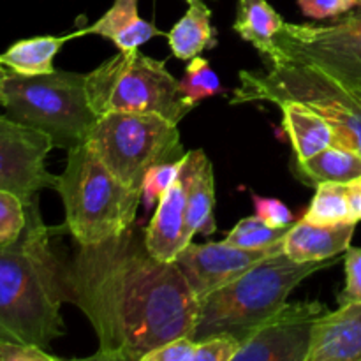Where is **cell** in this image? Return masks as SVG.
<instances>
[{"label":"cell","instance_id":"9a60e30c","mask_svg":"<svg viewBox=\"0 0 361 361\" xmlns=\"http://www.w3.org/2000/svg\"><path fill=\"white\" fill-rule=\"evenodd\" d=\"M187 192V233L210 236L217 231L215 224V178L214 166L203 150H190L183 155L180 171Z\"/></svg>","mask_w":361,"mask_h":361},{"label":"cell","instance_id":"6da1fadb","mask_svg":"<svg viewBox=\"0 0 361 361\" xmlns=\"http://www.w3.org/2000/svg\"><path fill=\"white\" fill-rule=\"evenodd\" d=\"M66 302L94 326L90 360L143 361L154 349L190 337L200 300L175 263L155 259L145 229L129 228L95 245H78L63 271Z\"/></svg>","mask_w":361,"mask_h":361},{"label":"cell","instance_id":"2e32d148","mask_svg":"<svg viewBox=\"0 0 361 361\" xmlns=\"http://www.w3.org/2000/svg\"><path fill=\"white\" fill-rule=\"evenodd\" d=\"M356 224L316 226L298 221L282 236V252L296 263L334 259L351 247Z\"/></svg>","mask_w":361,"mask_h":361},{"label":"cell","instance_id":"52a82bcc","mask_svg":"<svg viewBox=\"0 0 361 361\" xmlns=\"http://www.w3.org/2000/svg\"><path fill=\"white\" fill-rule=\"evenodd\" d=\"M85 87L97 116L115 111L157 113L178 123L196 108L166 63L137 49L118 51L85 74Z\"/></svg>","mask_w":361,"mask_h":361},{"label":"cell","instance_id":"1f68e13d","mask_svg":"<svg viewBox=\"0 0 361 361\" xmlns=\"http://www.w3.org/2000/svg\"><path fill=\"white\" fill-rule=\"evenodd\" d=\"M196 349L197 341L190 337H178L148 353L143 361H194Z\"/></svg>","mask_w":361,"mask_h":361},{"label":"cell","instance_id":"44dd1931","mask_svg":"<svg viewBox=\"0 0 361 361\" xmlns=\"http://www.w3.org/2000/svg\"><path fill=\"white\" fill-rule=\"evenodd\" d=\"M284 18L267 0H238L233 30L250 42L267 62L275 56V37L284 27Z\"/></svg>","mask_w":361,"mask_h":361},{"label":"cell","instance_id":"5b68a950","mask_svg":"<svg viewBox=\"0 0 361 361\" xmlns=\"http://www.w3.org/2000/svg\"><path fill=\"white\" fill-rule=\"evenodd\" d=\"M238 80L229 104L302 102L334 126L338 143L361 154V104L337 78L310 63L275 62L263 73L240 71Z\"/></svg>","mask_w":361,"mask_h":361},{"label":"cell","instance_id":"f1b7e54d","mask_svg":"<svg viewBox=\"0 0 361 361\" xmlns=\"http://www.w3.org/2000/svg\"><path fill=\"white\" fill-rule=\"evenodd\" d=\"M254 207H256V214L264 224L275 229H286L291 228L295 224V215L293 212L282 203L281 200H274V197H261L257 194H252Z\"/></svg>","mask_w":361,"mask_h":361},{"label":"cell","instance_id":"e0dca14e","mask_svg":"<svg viewBox=\"0 0 361 361\" xmlns=\"http://www.w3.org/2000/svg\"><path fill=\"white\" fill-rule=\"evenodd\" d=\"M277 106L282 111V129L291 141L296 161H307L338 143L334 126L316 109L296 101H284Z\"/></svg>","mask_w":361,"mask_h":361},{"label":"cell","instance_id":"ffe728a7","mask_svg":"<svg viewBox=\"0 0 361 361\" xmlns=\"http://www.w3.org/2000/svg\"><path fill=\"white\" fill-rule=\"evenodd\" d=\"M83 32L76 30L66 35H37L21 39L0 53V63L6 69L23 76H41L55 71L53 60L66 42L81 37Z\"/></svg>","mask_w":361,"mask_h":361},{"label":"cell","instance_id":"5bb4252c","mask_svg":"<svg viewBox=\"0 0 361 361\" xmlns=\"http://www.w3.org/2000/svg\"><path fill=\"white\" fill-rule=\"evenodd\" d=\"M307 361H361V303H345L317 319Z\"/></svg>","mask_w":361,"mask_h":361},{"label":"cell","instance_id":"30bf717a","mask_svg":"<svg viewBox=\"0 0 361 361\" xmlns=\"http://www.w3.org/2000/svg\"><path fill=\"white\" fill-rule=\"evenodd\" d=\"M326 312L319 302H286L240 344L233 361H307L314 326Z\"/></svg>","mask_w":361,"mask_h":361},{"label":"cell","instance_id":"cb8c5ba5","mask_svg":"<svg viewBox=\"0 0 361 361\" xmlns=\"http://www.w3.org/2000/svg\"><path fill=\"white\" fill-rule=\"evenodd\" d=\"M178 81L187 101L192 102L194 106L203 101V99L222 94L221 80L210 67V62L207 59H201L200 55L190 59L185 74Z\"/></svg>","mask_w":361,"mask_h":361},{"label":"cell","instance_id":"d6a6232c","mask_svg":"<svg viewBox=\"0 0 361 361\" xmlns=\"http://www.w3.org/2000/svg\"><path fill=\"white\" fill-rule=\"evenodd\" d=\"M345 194H348L353 221L358 224L361 221V175L345 183Z\"/></svg>","mask_w":361,"mask_h":361},{"label":"cell","instance_id":"7c38bea8","mask_svg":"<svg viewBox=\"0 0 361 361\" xmlns=\"http://www.w3.org/2000/svg\"><path fill=\"white\" fill-rule=\"evenodd\" d=\"M282 252V238L267 249H240L228 242H190L176 256L175 264L185 277L190 291L197 300L210 295L215 289L229 284L261 259Z\"/></svg>","mask_w":361,"mask_h":361},{"label":"cell","instance_id":"ac0fdd59","mask_svg":"<svg viewBox=\"0 0 361 361\" xmlns=\"http://www.w3.org/2000/svg\"><path fill=\"white\" fill-rule=\"evenodd\" d=\"M83 35L95 34L115 42L120 51H134L152 37L168 34L137 14V0H115L111 7L90 27L81 28Z\"/></svg>","mask_w":361,"mask_h":361},{"label":"cell","instance_id":"f546056e","mask_svg":"<svg viewBox=\"0 0 361 361\" xmlns=\"http://www.w3.org/2000/svg\"><path fill=\"white\" fill-rule=\"evenodd\" d=\"M345 286L338 295V303H361V249L349 247L345 250Z\"/></svg>","mask_w":361,"mask_h":361},{"label":"cell","instance_id":"9c48e42d","mask_svg":"<svg viewBox=\"0 0 361 361\" xmlns=\"http://www.w3.org/2000/svg\"><path fill=\"white\" fill-rule=\"evenodd\" d=\"M268 62H302L316 66L345 87L361 85V9L328 25L284 23L275 37Z\"/></svg>","mask_w":361,"mask_h":361},{"label":"cell","instance_id":"603a6c76","mask_svg":"<svg viewBox=\"0 0 361 361\" xmlns=\"http://www.w3.org/2000/svg\"><path fill=\"white\" fill-rule=\"evenodd\" d=\"M303 221L316 226L356 224L349 208L345 183L323 182L316 187L312 203L305 210Z\"/></svg>","mask_w":361,"mask_h":361},{"label":"cell","instance_id":"484cf974","mask_svg":"<svg viewBox=\"0 0 361 361\" xmlns=\"http://www.w3.org/2000/svg\"><path fill=\"white\" fill-rule=\"evenodd\" d=\"M28 214L23 197L0 189V247L13 245L27 228Z\"/></svg>","mask_w":361,"mask_h":361},{"label":"cell","instance_id":"4316f807","mask_svg":"<svg viewBox=\"0 0 361 361\" xmlns=\"http://www.w3.org/2000/svg\"><path fill=\"white\" fill-rule=\"evenodd\" d=\"M183 159L176 162H164V164H155L145 173L143 183H141V196L147 210L154 207V203L162 197V194L171 187V183L178 178L182 171Z\"/></svg>","mask_w":361,"mask_h":361},{"label":"cell","instance_id":"277c9868","mask_svg":"<svg viewBox=\"0 0 361 361\" xmlns=\"http://www.w3.org/2000/svg\"><path fill=\"white\" fill-rule=\"evenodd\" d=\"M55 190L66 210V229L78 245H95L126 233L143 201L141 190L127 187L85 143L67 150Z\"/></svg>","mask_w":361,"mask_h":361},{"label":"cell","instance_id":"836d02e7","mask_svg":"<svg viewBox=\"0 0 361 361\" xmlns=\"http://www.w3.org/2000/svg\"><path fill=\"white\" fill-rule=\"evenodd\" d=\"M7 69L0 63V106H4V81H6Z\"/></svg>","mask_w":361,"mask_h":361},{"label":"cell","instance_id":"7a4b0ae2","mask_svg":"<svg viewBox=\"0 0 361 361\" xmlns=\"http://www.w3.org/2000/svg\"><path fill=\"white\" fill-rule=\"evenodd\" d=\"M28 222L16 243L0 247V342L37 345L48 351L66 334L60 307L66 302L63 228H48L37 197L27 203Z\"/></svg>","mask_w":361,"mask_h":361},{"label":"cell","instance_id":"4fadbf2b","mask_svg":"<svg viewBox=\"0 0 361 361\" xmlns=\"http://www.w3.org/2000/svg\"><path fill=\"white\" fill-rule=\"evenodd\" d=\"M185 214V183L178 175L171 187L162 194L150 224L145 228V243L155 259L175 263L176 256L192 242L187 233Z\"/></svg>","mask_w":361,"mask_h":361},{"label":"cell","instance_id":"d6986e66","mask_svg":"<svg viewBox=\"0 0 361 361\" xmlns=\"http://www.w3.org/2000/svg\"><path fill=\"white\" fill-rule=\"evenodd\" d=\"M291 171L296 180L310 187L323 182L348 183L361 175V154L345 145L335 143L307 161H293Z\"/></svg>","mask_w":361,"mask_h":361},{"label":"cell","instance_id":"3957f363","mask_svg":"<svg viewBox=\"0 0 361 361\" xmlns=\"http://www.w3.org/2000/svg\"><path fill=\"white\" fill-rule=\"evenodd\" d=\"M331 264L334 259L296 263L284 252L264 257L238 279L200 300L190 338L231 335L242 344L288 302L300 282Z\"/></svg>","mask_w":361,"mask_h":361},{"label":"cell","instance_id":"d4e9b609","mask_svg":"<svg viewBox=\"0 0 361 361\" xmlns=\"http://www.w3.org/2000/svg\"><path fill=\"white\" fill-rule=\"evenodd\" d=\"M286 229H275L270 228L268 224H264L259 217H245L242 221L236 222L235 228L229 231V235L226 236L224 242L231 243V245L240 247V249H249V250H257V249H267V247L274 245L279 240L284 236Z\"/></svg>","mask_w":361,"mask_h":361},{"label":"cell","instance_id":"8992f818","mask_svg":"<svg viewBox=\"0 0 361 361\" xmlns=\"http://www.w3.org/2000/svg\"><path fill=\"white\" fill-rule=\"evenodd\" d=\"M2 108L7 116L46 134L53 147L63 150L83 145L99 118L88 101L85 74L56 69L41 76L7 69Z\"/></svg>","mask_w":361,"mask_h":361},{"label":"cell","instance_id":"8fae6325","mask_svg":"<svg viewBox=\"0 0 361 361\" xmlns=\"http://www.w3.org/2000/svg\"><path fill=\"white\" fill-rule=\"evenodd\" d=\"M53 143L46 134L0 115V189L35 200L42 189H55L59 176L46 169Z\"/></svg>","mask_w":361,"mask_h":361},{"label":"cell","instance_id":"e575fe53","mask_svg":"<svg viewBox=\"0 0 361 361\" xmlns=\"http://www.w3.org/2000/svg\"><path fill=\"white\" fill-rule=\"evenodd\" d=\"M348 88H349V90H351V94L355 95L356 101H358L360 104H361V85H358V87H348Z\"/></svg>","mask_w":361,"mask_h":361},{"label":"cell","instance_id":"ba28073f","mask_svg":"<svg viewBox=\"0 0 361 361\" xmlns=\"http://www.w3.org/2000/svg\"><path fill=\"white\" fill-rule=\"evenodd\" d=\"M85 145L136 190H141L152 166L176 162L187 154L178 123L157 113H106L94 123Z\"/></svg>","mask_w":361,"mask_h":361},{"label":"cell","instance_id":"7402d4cb","mask_svg":"<svg viewBox=\"0 0 361 361\" xmlns=\"http://www.w3.org/2000/svg\"><path fill=\"white\" fill-rule=\"evenodd\" d=\"M187 13L168 32V42L178 60H190L203 49L217 46V30L212 25V9L203 0H185Z\"/></svg>","mask_w":361,"mask_h":361},{"label":"cell","instance_id":"4dcf8cb0","mask_svg":"<svg viewBox=\"0 0 361 361\" xmlns=\"http://www.w3.org/2000/svg\"><path fill=\"white\" fill-rule=\"evenodd\" d=\"M305 16L326 20L348 14L361 7V0H296Z\"/></svg>","mask_w":361,"mask_h":361},{"label":"cell","instance_id":"83f0119b","mask_svg":"<svg viewBox=\"0 0 361 361\" xmlns=\"http://www.w3.org/2000/svg\"><path fill=\"white\" fill-rule=\"evenodd\" d=\"M240 342L231 335H214L204 341H197L194 361H233Z\"/></svg>","mask_w":361,"mask_h":361}]
</instances>
